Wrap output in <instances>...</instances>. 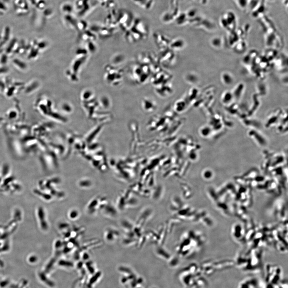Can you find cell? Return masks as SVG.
Masks as SVG:
<instances>
[{
    "label": "cell",
    "mask_w": 288,
    "mask_h": 288,
    "mask_svg": "<svg viewBox=\"0 0 288 288\" xmlns=\"http://www.w3.org/2000/svg\"><path fill=\"white\" fill-rule=\"evenodd\" d=\"M90 0H77L75 4V9L78 15L83 16L90 9Z\"/></svg>",
    "instance_id": "1"
},
{
    "label": "cell",
    "mask_w": 288,
    "mask_h": 288,
    "mask_svg": "<svg viewBox=\"0 0 288 288\" xmlns=\"http://www.w3.org/2000/svg\"><path fill=\"white\" fill-rule=\"evenodd\" d=\"M61 10L65 14H70L74 9L72 5L69 3H65L62 5Z\"/></svg>",
    "instance_id": "3"
},
{
    "label": "cell",
    "mask_w": 288,
    "mask_h": 288,
    "mask_svg": "<svg viewBox=\"0 0 288 288\" xmlns=\"http://www.w3.org/2000/svg\"><path fill=\"white\" fill-rule=\"evenodd\" d=\"M260 285L261 284L258 278L250 277L242 281L238 288H259Z\"/></svg>",
    "instance_id": "2"
},
{
    "label": "cell",
    "mask_w": 288,
    "mask_h": 288,
    "mask_svg": "<svg viewBox=\"0 0 288 288\" xmlns=\"http://www.w3.org/2000/svg\"><path fill=\"white\" fill-rule=\"evenodd\" d=\"M78 215V212L77 211L75 210H72L71 212H70V214H69V217H70V218H76V217H77Z\"/></svg>",
    "instance_id": "5"
},
{
    "label": "cell",
    "mask_w": 288,
    "mask_h": 288,
    "mask_svg": "<svg viewBox=\"0 0 288 288\" xmlns=\"http://www.w3.org/2000/svg\"><path fill=\"white\" fill-rule=\"evenodd\" d=\"M237 4L241 9H245L248 6V0H237Z\"/></svg>",
    "instance_id": "4"
}]
</instances>
